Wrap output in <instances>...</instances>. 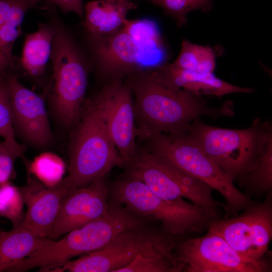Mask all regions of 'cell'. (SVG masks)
I'll return each instance as SVG.
<instances>
[{
    "instance_id": "obj_21",
    "label": "cell",
    "mask_w": 272,
    "mask_h": 272,
    "mask_svg": "<svg viewBox=\"0 0 272 272\" xmlns=\"http://www.w3.org/2000/svg\"><path fill=\"white\" fill-rule=\"evenodd\" d=\"M31 9L29 2L19 1L13 8L7 21L0 27V78L13 67L16 58L12 50L16 39L21 34V24L27 11Z\"/></svg>"
},
{
    "instance_id": "obj_25",
    "label": "cell",
    "mask_w": 272,
    "mask_h": 272,
    "mask_svg": "<svg viewBox=\"0 0 272 272\" xmlns=\"http://www.w3.org/2000/svg\"><path fill=\"white\" fill-rule=\"evenodd\" d=\"M122 29L144 47L166 51L165 45L157 23L150 19H126Z\"/></svg>"
},
{
    "instance_id": "obj_6",
    "label": "cell",
    "mask_w": 272,
    "mask_h": 272,
    "mask_svg": "<svg viewBox=\"0 0 272 272\" xmlns=\"http://www.w3.org/2000/svg\"><path fill=\"white\" fill-rule=\"evenodd\" d=\"M144 139L147 151L218 191L225 199L224 208L229 216H236L255 203L186 132H155Z\"/></svg>"
},
{
    "instance_id": "obj_16",
    "label": "cell",
    "mask_w": 272,
    "mask_h": 272,
    "mask_svg": "<svg viewBox=\"0 0 272 272\" xmlns=\"http://www.w3.org/2000/svg\"><path fill=\"white\" fill-rule=\"evenodd\" d=\"M19 188L27 207L22 225L40 237L48 238L62 199L74 189L66 177L48 187L30 175L26 184Z\"/></svg>"
},
{
    "instance_id": "obj_12",
    "label": "cell",
    "mask_w": 272,
    "mask_h": 272,
    "mask_svg": "<svg viewBox=\"0 0 272 272\" xmlns=\"http://www.w3.org/2000/svg\"><path fill=\"white\" fill-rule=\"evenodd\" d=\"M208 230L220 235L241 255L255 260L263 258L272 239L271 190L262 202H255L239 215L214 219Z\"/></svg>"
},
{
    "instance_id": "obj_14",
    "label": "cell",
    "mask_w": 272,
    "mask_h": 272,
    "mask_svg": "<svg viewBox=\"0 0 272 272\" xmlns=\"http://www.w3.org/2000/svg\"><path fill=\"white\" fill-rule=\"evenodd\" d=\"M15 134L31 146L44 148L53 140L44 98L23 85L14 75L5 77Z\"/></svg>"
},
{
    "instance_id": "obj_19",
    "label": "cell",
    "mask_w": 272,
    "mask_h": 272,
    "mask_svg": "<svg viewBox=\"0 0 272 272\" xmlns=\"http://www.w3.org/2000/svg\"><path fill=\"white\" fill-rule=\"evenodd\" d=\"M40 237L20 225L9 231H0V272L8 271L45 243Z\"/></svg>"
},
{
    "instance_id": "obj_23",
    "label": "cell",
    "mask_w": 272,
    "mask_h": 272,
    "mask_svg": "<svg viewBox=\"0 0 272 272\" xmlns=\"http://www.w3.org/2000/svg\"><path fill=\"white\" fill-rule=\"evenodd\" d=\"M237 179L250 193L261 195L272 189V135L267 140L256 167Z\"/></svg>"
},
{
    "instance_id": "obj_30",
    "label": "cell",
    "mask_w": 272,
    "mask_h": 272,
    "mask_svg": "<svg viewBox=\"0 0 272 272\" xmlns=\"http://www.w3.org/2000/svg\"><path fill=\"white\" fill-rule=\"evenodd\" d=\"M159 6L172 17L176 21L177 26L186 24V16L193 9L185 0H149Z\"/></svg>"
},
{
    "instance_id": "obj_9",
    "label": "cell",
    "mask_w": 272,
    "mask_h": 272,
    "mask_svg": "<svg viewBox=\"0 0 272 272\" xmlns=\"http://www.w3.org/2000/svg\"><path fill=\"white\" fill-rule=\"evenodd\" d=\"M126 174L144 183L160 197L169 200L183 197L216 215L224 205L212 196L213 188L205 182L180 170L146 149L138 148L124 167Z\"/></svg>"
},
{
    "instance_id": "obj_7",
    "label": "cell",
    "mask_w": 272,
    "mask_h": 272,
    "mask_svg": "<svg viewBox=\"0 0 272 272\" xmlns=\"http://www.w3.org/2000/svg\"><path fill=\"white\" fill-rule=\"evenodd\" d=\"M180 240L146 224L118 233L108 244L97 250L49 267L53 272H117L138 255H171Z\"/></svg>"
},
{
    "instance_id": "obj_28",
    "label": "cell",
    "mask_w": 272,
    "mask_h": 272,
    "mask_svg": "<svg viewBox=\"0 0 272 272\" xmlns=\"http://www.w3.org/2000/svg\"><path fill=\"white\" fill-rule=\"evenodd\" d=\"M26 150L25 146L15 140L0 141V184L9 181L15 176V163Z\"/></svg>"
},
{
    "instance_id": "obj_1",
    "label": "cell",
    "mask_w": 272,
    "mask_h": 272,
    "mask_svg": "<svg viewBox=\"0 0 272 272\" xmlns=\"http://www.w3.org/2000/svg\"><path fill=\"white\" fill-rule=\"evenodd\" d=\"M124 82L132 94L137 135L142 139L155 132H185L192 121L201 116L234 115L230 102L220 107H210L201 96L166 82L155 67L135 72Z\"/></svg>"
},
{
    "instance_id": "obj_29",
    "label": "cell",
    "mask_w": 272,
    "mask_h": 272,
    "mask_svg": "<svg viewBox=\"0 0 272 272\" xmlns=\"http://www.w3.org/2000/svg\"><path fill=\"white\" fill-rule=\"evenodd\" d=\"M0 137L15 140L12 125L10 97L5 78H0Z\"/></svg>"
},
{
    "instance_id": "obj_4",
    "label": "cell",
    "mask_w": 272,
    "mask_h": 272,
    "mask_svg": "<svg viewBox=\"0 0 272 272\" xmlns=\"http://www.w3.org/2000/svg\"><path fill=\"white\" fill-rule=\"evenodd\" d=\"M185 132L234 181L256 167L272 128L269 121L258 117L240 129L213 126L197 118Z\"/></svg>"
},
{
    "instance_id": "obj_33",
    "label": "cell",
    "mask_w": 272,
    "mask_h": 272,
    "mask_svg": "<svg viewBox=\"0 0 272 272\" xmlns=\"http://www.w3.org/2000/svg\"><path fill=\"white\" fill-rule=\"evenodd\" d=\"M192 8L193 10H200L206 12L212 7L213 0H185Z\"/></svg>"
},
{
    "instance_id": "obj_3",
    "label": "cell",
    "mask_w": 272,
    "mask_h": 272,
    "mask_svg": "<svg viewBox=\"0 0 272 272\" xmlns=\"http://www.w3.org/2000/svg\"><path fill=\"white\" fill-rule=\"evenodd\" d=\"M110 198L140 218L161 223L171 235L202 233L217 215L183 199L169 200L155 194L144 183L126 174L109 185Z\"/></svg>"
},
{
    "instance_id": "obj_20",
    "label": "cell",
    "mask_w": 272,
    "mask_h": 272,
    "mask_svg": "<svg viewBox=\"0 0 272 272\" xmlns=\"http://www.w3.org/2000/svg\"><path fill=\"white\" fill-rule=\"evenodd\" d=\"M55 34V26L42 23L37 31L26 36L20 61L26 74L33 77L43 74L51 55Z\"/></svg>"
},
{
    "instance_id": "obj_32",
    "label": "cell",
    "mask_w": 272,
    "mask_h": 272,
    "mask_svg": "<svg viewBox=\"0 0 272 272\" xmlns=\"http://www.w3.org/2000/svg\"><path fill=\"white\" fill-rule=\"evenodd\" d=\"M19 0H0V27L7 21L12 10Z\"/></svg>"
},
{
    "instance_id": "obj_31",
    "label": "cell",
    "mask_w": 272,
    "mask_h": 272,
    "mask_svg": "<svg viewBox=\"0 0 272 272\" xmlns=\"http://www.w3.org/2000/svg\"><path fill=\"white\" fill-rule=\"evenodd\" d=\"M58 6L64 13L72 12L82 17L84 14L83 0H43Z\"/></svg>"
},
{
    "instance_id": "obj_27",
    "label": "cell",
    "mask_w": 272,
    "mask_h": 272,
    "mask_svg": "<svg viewBox=\"0 0 272 272\" xmlns=\"http://www.w3.org/2000/svg\"><path fill=\"white\" fill-rule=\"evenodd\" d=\"M24 205L19 187L10 181L0 184V216L9 219L13 228L22 225L25 215Z\"/></svg>"
},
{
    "instance_id": "obj_26",
    "label": "cell",
    "mask_w": 272,
    "mask_h": 272,
    "mask_svg": "<svg viewBox=\"0 0 272 272\" xmlns=\"http://www.w3.org/2000/svg\"><path fill=\"white\" fill-rule=\"evenodd\" d=\"M185 265L175 254L171 255H138L131 262L117 272H180Z\"/></svg>"
},
{
    "instance_id": "obj_10",
    "label": "cell",
    "mask_w": 272,
    "mask_h": 272,
    "mask_svg": "<svg viewBox=\"0 0 272 272\" xmlns=\"http://www.w3.org/2000/svg\"><path fill=\"white\" fill-rule=\"evenodd\" d=\"M91 40L97 73L106 83L166 62V52L144 47L122 28Z\"/></svg>"
},
{
    "instance_id": "obj_18",
    "label": "cell",
    "mask_w": 272,
    "mask_h": 272,
    "mask_svg": "<svg viewBox=\"0 0 272 272\" xmlns=\"http://www.w3.org/2000/svg\"><path fill=\"white\" fill-rule=\"evenodd\" d=\"M137 6L130 0L88 2L84 6V26L90 37H101L121 30L127 19V14Z\"/></svg>"
},
{
    "instance_id": "obj_24",
    "label": "cell",
    "mask_w": 272,
    "mask_h": 272,
    "mask_svg": "<svg viewBox=\"0 0 272 272\" xmlns=\"http://www.w3.org/2000/svg\"><path fill=\"white\" fill-rule=\"evenodd\" d=\"M28 173L48 187L54 186L63 180L65 165L57 155L45 152L36 157L28 167Z\"/></svg>"
},
{
    "instance_id": "obj_2",
    "label": "cell",
    "mask_w": 272,
    "mask_h": 272,
    "mask_svg": "<svg viewBox=\"0 0 272 272\" xmlns=\"http://www.w3.org/2000/svg\"><path fill=\"white\" fill-rule=\"evenodd\" d=\"M120 203L110 198L106 213L102 217L72 230L56 241L48 238L44 245L10 269L24 272L36 267L39 271L97 250L126 229L146 224Z\"/></svg>"
},
{
    "instance_id": "obj_11",
    "label": "cell",
    "mask_w": 272,
    "mask_h": 272,
    "mask_svg": "<svg viewBox=\"0 0 272 272\" xmlns=\"http://www.w3.org/2000/svg\"><path fill=\"white\" fill-rule=\"evenodd\" d=\"M186 272H268L270 262L255 260L234 250L222 237L208 230L200 237L179 241L175 250Z\"/></svg>"
},
{
    "instance_id": "obj_13",
    "label": "cell",
    "mask_w": 272,
    "mask_h": 272,
    "mask_svg": "<svg viewBox=\"0 0 272 272\" xmlns=\"http://www.w3.org/2000/svg\"><path fill=\"white\" fill-rule=\"evenodd\" d=\"M93 100L101 111L124 167L132 159L138 149L131 91L123 80H114L106 83Z\"/></svg>"
},
{
    "instance_id": "obj_17",
    "label": "cell",
    "mask_w": 272,
    "mask_h": 272,
    "mask_svg": "<svg viewBox=\"0 0 272 272\" xmlns=\"http://www.w3.org/2000/svg\"><path fill=\"white\" fill-rule=\"evenodd\" d=\"M155 69L169 84L198 96L221 97L229 94L253 91L251 88L240 87L225 82L216 77L214 73L199 74L179 69L172 63L166 62Z\"/></svg>"
},
{
    "instance_id": "obj_8",
    "label": "cell",
    "mask_w": 272,
    "mask_h": 272,
    "mask_svg": "<svg viewBox=\"0 0 272 272\" xmlns=\"http://www.w3.org/2000/svg\"><path fill=\"white\" fill-rule=\"evenodd\" d=\"M51 58L53 73L48 100L58 123L66 129L79 121L88 84V71L83 56L66 32L55 26Z\"/></svg>"
},
{
    "instance_id": "obj_22",
    "label": "cell",
    "mask_w": 272,
    "mask_h": 272,
    "mask_svg": "<svg viewBox=\"0 0 272 272\" xmlns=\"http://www.w3.org/2000/svg\"><path fill=\"white\" fill-rule=\"evenodd\" d=\"M179 69L199 74L213 73L216 67L214 50L183 39L180 53L172 63Z\"/></svg>"
},
{
    "instance_id": "obj_15",
    "label": "cell",
    "mask_w": 272,
    "mask_h": 272,
    "mask_svg": "<svg viewBox=\"0 0 272 272\" xmlns=\"http://www.w3.org/2000/svg\"><path fill=\"white\" fill-rule=\"evenodd\" d=\"M109 200L105 176L87 186L73 189L62 199L48 238L55 240L102 217L108 210Z\"/></svg>"
},
{
    "instance_id": "obj_5",
    "label": "cell",
    "mask_w": 272,
    "mask_h": 272,
    "mask_svg": "<svg viewBox=\"0 0 272 272\" xmlns=\"http://www.w3.org/2000/svg\"><path fill=\"white\" fill-rule=\"evenodd\" d=\"M73 128L65 177L73 189L106 176L115 167H124L101 111L93 99L84 105L80 119Z\"/></svg>"
}]
</instances>
